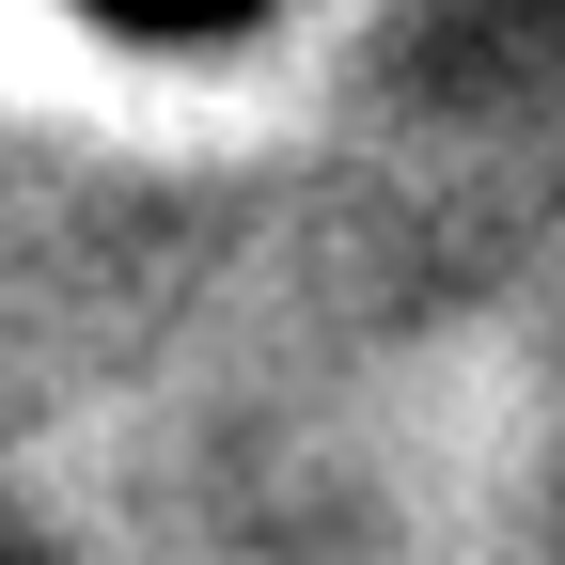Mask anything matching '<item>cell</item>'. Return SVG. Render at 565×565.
Here are the masks:
<instances>
[{"label":"cell","instance_id":"1","mask_svg":"<svg viewBox=\"0 0 565 565\" xmlns=\"http://www.w3.org/2000/svg\"><path fill=\"white\" fill-rule=\"evenodd\" d=\"M95 17H110V32H236L252 0H95Z\"/></svg>","mask_w":565,"mask_h":565}]
</instances>
